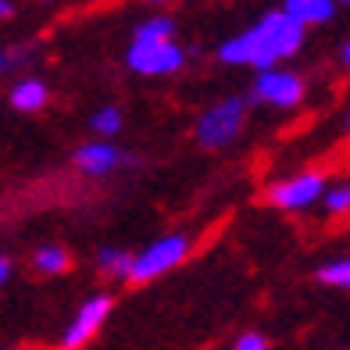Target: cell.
<instances>
[{
  "instance_id": "obj_21",
  "label": "cell",
  "mask_w": 350,
  "mask_h": 350,
  "mask_svg": "<svg viewBox=\"0 0 350 350\" xmlns=\"http://www.w3.org/2000/svg\"><path fill=\"white\" fill-rule=\"evenodd\" d=\"M340 61H343V65L350 68V36H347V43L340 46Z\"/></svg>"
},
{
  "instance_id": "obj_6",
  "label": "cell",
  "mask_w": 350,
  "mask_h": 350,
  "mask_svg": "<svg viewBox=\"0 0 350 350\" xmlns=\"http://www.w3.org/2000/svg\"><path fill=\"white\" fill-rule=\"evenodd\" d=\"M325 197V175L322 172H300L268 189V204L279 211H308Z\"/></svg>"
},
{
  "instance_id": "obj_8",
  "label": "cell",
  "mask_w": 350,
  "mask_h": 350,
  "mask_svg": "<svg viewBox=\"0 0 350 350\" xmlns=\"http://www.w3.org/2000/svg\"><path fill=\"white\" fill-rule=\"evenodd\" d=\"M72 161H75V168L83 172V175L100 179V175L115 172L122 165H133V157L125 154V150H118L115 143H83V147L72 154Z\"/></svg>"
},
{
  "instance_id": "obj_5",
  "label": "cell",
  "mask_w": 350,
  "mask_h": 350,
  "mask_svg": "<svg viewBox=\"0 0 350 350\" xmlns=\"http://www.w3.org/2000/svg\"><path fill=\"white\" fill-rule=\"evenodd\" d=\"M250 100L254 104H268V107H282L290 111L304 100V79L297 72H286V68H258V79H254V90H250Z\"/></svg>"
},
{
  "instance_id": "obj_1",
  "label": "cell",
  "mask_w": 350,
  "mask_h": 350,
  "mask_svg": "<svg viewBox=\"0 0 350 350\" xmlns=\"http://www.w3.org/2000/svg\"><path fill=\"white\" fill-rule=\"evenodd\" d=\"M304 22H297L286 8L265 11L247 33L221 40L218 57L226 65H250V68H272L282 57H293L304 46Z\"/></svg>"
},
{
  "instance_id": "obj_9",
  "label": "cell",
  "mask_w": 350,
  "mask_h": 350,
  "mask_svg": "<svg viewBox=\"0 0 350 350\" xmlns=\"http://www.w3.org/2000/svg\"><path fill=\"white\" fill-rule=\"evenodd\" d=\"M8 100H11L14 111H25V115H33V111H43V107H46V100H51V90H46L43 79L25 75V79H18V83L11 86Z\"/></svg>"
},
{
  "instance_id": "obj_11",
  "label": "cell",
  "mask_w": 350,
  "mask_h": 350,
  "mask_svg": "<svg viewBox=\"0 0 350 350\" xmlns=\"http://www.w3.org/2000/svg\"><path fill=\"white\" fill-rule=\"evenodd\" d=\"M97 268L104 275H111V279H129V272H133V254H125V250H118V247H104L100 254H97Z\"/></svg>"
},
{
  "instance_id": "obj_20",
  "label": "cell",
  "mask_w": 350,
  "mask_h": 350,
  "mask_svg": "<svg viewBox=\"0 0 350 350\" xmlns=\"http://www.w3.org/2000/svg\"><path fill=\"white\" fill-rule=\"evenodd\" d=\"M11 14H14V4H11V0H0V22L11 18Z\"/></svg>"
},
{
  "instance_id": "obj_23",
  "label": "cell",
  "mask_w": 350,
  "mask_h": 350,
  "mask_svg": "<svg viewBox=\"0 0 350 350\" xmlns=\"http://www.w3.org/2000/svg\"><path fill=\"white\" fill-rule=\"evenodd\" d=\"M147 4H165V0H147Z\"/></svg>"
},
{
  "instance_id": "obj_13",
  "label": "cell",
  "mask_w": 350,
  "mask_h": 350,
  "mask_svg": "<svg viewBox=\"0 0 350 350\" xmlns=\"http://www.w3.org/2000/svg\"><path fill=\"white\" fill-rule=\"evenodd\" d=\"M318 282L332 286V290H350V258H336L329 265H318Z\"/></svg>"
},
{
  "instance_id": "obj_16",
  "label": "cell",
  "mask_w": 350,
  "mask_h": 350,
  "mask_svg": "<svg viewBox=\"0 0 350 350\" xmlns=\"http://www.w3.org/2000/svg\"><path fill=\"white\" fill-rule=\"evenodd\" d=\"M322 204H325L329 215H350V179H343L336 186H325Z\"/></svg>"
},
{
  "instance_id": "obj_24",
  "label": "cell",
  "mask_w": 350,
  "mask_h": 350,
  "mask_svg": "<svg viewBox=\"0 0 350 350\" xmlns=\"http://www.w3.org/2000/svg\"><path fill=\"white\" fill-rule=\"evenodd\" d=\"M340 4H350V0H340Z\"/></svg>"
},
{
  "instance_id": "obj_15",
  "label": "cell",
  "mask_w": 350,
  "mask_h": 350,
  "mask_svg": "<svg viewBox=\"0 0 350 350\" xmlns=\"http://www.w3.org/2000/svg\"><path fill=\"white\" fill-rule=\"evenodd\" d=\"M175 33V22L165 18V14H157V18H147L133 29V40H168Z\"/></svg>"
},
{
  "instance_id": "obj_12",
  "label": "cell",
  "mask_w": 350,
  "mask_h": 350,
  "mask_svg": "<svg viewBox=\"0 0 350 350\" xmlns=\"http://www.w3.org/2000/svg\"><path fill=\"white\" fill-rule=\"evenodd\" d=\"M33 265H36L40 275H61V272H68L72 258H68L65 247H40L33 254Z\"/></svg>"
},
{
  "instance_id": "obj_2",
  "label": "cell",
  "mask_w": 350,
  "mask_h": 350,
  "mask_svg": "<svg viewBox=\"0 0 350 350\" xmlns=\"http://www.w3.org/2000/svg\"><path fill=\"white\" fill-rule=\"evenodd\" d=\"M243 122H247V100L243 97H226V100L211 104L197 118L193 136H197L200 147L221 150V147H229V143L243 133Z\"/></svg>"
},
{
  "instance_id": "obj_14",
  "label": "cell",
  "mask_w": 350,
  "mask_h": 350,
  "mask_svg": "<svg viewBox=\"0 0 350 350\" xmlns=\"http://www.w3.org/2000/svg\"><path fill=\"white\" fill-rule=\"evenodd\" d=\"M90 129L97 133L100 139L118 136V133H122V111H118V107H111V104H107V107H100L97 115L90 118Z\"/></svg>"
},
{
  "instance_id": "obj_22",
  "label": "cell",
  "mask_w": 350,
  "mask_h": 350,
  "mask_svg": "<svg viewBox=\"0 0 350 350\" xmlns=\"http://www.w3.org/2000/svg\"><path fill=\"white\" fill-rule=\"evenodd\" d=\"M347 133H350V111H347Z\"/></svg>"
},
{
  "instance_id": "obj_17",
  "label": "cell",
  "mask_w": 350,
  "mask_h": 350,
  "mask_svg": "<svg viewBox=\"0 0 350 350\" xmlns=\"http://www.w3.org/2000/svg\"><path fill=\"white\" fill-rule=\"evenodd\" d=\"M232 347H236V350H265V347H268V340L261 336V332H243V336L236 340Z\"/></svg>"
},
{
  "instance_id": "obj_7",
  "label": "cell",
  "mask_w": 350,
  "mask_h": 350,
  "mask_svg": "<svg viewBox=\"0 0 350 350\" xmlns=\"http://www.w3.org/2000/svg\"><path fill=\"white\" fill-rule=\"evenodd\" d=\"M107 314H111V297H104V293L90 297L86 304L75 311L72 325L65 329V336H61V347L75 350V347L90 343V340H93V336H97V332H100V325L107 322Z\"/></svg>"
},
{
  "instance_id": "obj_3",
  "label": "cell",
  "mask_w": 350,
  "mask_h": 350,
  "mask_svg": "<svg viewBox=\"0 0 350 350\" xmlns=\"http://www.w3.org/2000/svg\"><path fill=\"white\" fill-rule=\"evenodd\" d=\"M186 254H189V236H183V232L161 236V240H154L150 247H143L139 254H133L129 282L143 286V282L161 279L165 272H172L175 265H183V261H186Z\"/></svg>"
},
{
  "instance_id": "obj_10",
  "label": "cell",
  "mask_w": 350,
  "mask_h": 350,
  "mask_svg": "<svg viewBox=\"0 0 350 350\" xmlns=\"http://www.w3.org/2000/svg\"><path fill=\"white\" fill-rule=\"evenodd\" d=\"M336 4H340V0H282V8L290 11L297 22H304V25H325V22H332Z\"/></svg>"
},
{
  "instance_id": "obj_18",
  "label": "cell",
  "mask_w": 350,
  "mask_h": 350,
  "mask_svg": "<svg viewBox=\"0 0 350 350\" xmlns=\"http://www.w3.org/2000/svg\"><path fill=\"white\" fill-rule=\"evenodd\" d=\"M18 54H14V51H0V75H4V72H11L14 65H18Z\"/></svg>"
},
{
  "instance_id": "obj_4",
  "label": "cell",
  "mask_w": 350,
  "mask_h": 350,
  "mask_svg": "<svg viewBox=\"0 0 350 350\" xmlns=\"http://www.w3.org/2000/svg\"><path fill=\"white\" fill-rule=\"evenodd\" d=\"M125 65L136 75L161 79V75H175L186 65V51L172 36L168 40H133L129 51H125Z\"/></svg>"
},
{
  "instance_id": "obj_19",
  "label": "cell",
  "mask_w": 350,
  "mask_h": 350,
  "mask_svg": "<svg viewBox=\"0 0 350 350\" xmlns=\"http://www.w3.org/2000/svg\"><path fill=\"white\" fill-rule=\"evenodd\" d=\"M8 275H11V261L4 258V254H0V286L8 282Z\"/></svg>"
}]
</instances>
